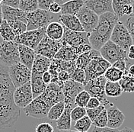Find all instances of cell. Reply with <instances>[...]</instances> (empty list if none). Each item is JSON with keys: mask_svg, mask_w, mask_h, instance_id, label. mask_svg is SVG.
I'll use <instances>...</instances> for the list:
<instances>
[{"mask_svg": "<svg viewBox=\"0 0 134 132\" xmlns=\"http://www.w3.org/2000/svg\"><path fill=\"white\" fill-rule=\"evenodd\" d=\"M100 105V101L97 98L94 97H91L87 105H86V108H95L98 107Z\"/></svg>", "mask_w": 134, "mask_h": 132, "instance_id": "cell-48", "label": "cell"}, {"mask_svg": "<svg viewBox=\"0 0 134 132\" xmlns=\"http://www.w3.org/2000/svg\"><path fill=\"white\" fill-rule=\"evenodd\" d=\"M56 0H38V7L43 10H47L51 4L55 2Z\"/></svg>", "mask_w": 134, "mask_h": 132, "instance_id": "cell-47", "label": "cell"}, {"mask_svg": "<svg viewBox=\"0 0 134 132\" xmlns=\"http://www.w3.org/2000/svg\"><path fill=\"white\" fill-rule=\"evenodd\" d=\"M85 72L82 69L75 68V70L72 72V73L70 75V79L74 80L75 82H77L81 84H84L85 83Z\"/></svg>", "mask_w": 134, "mask_h": 132, "instance_id": "cell-41", "label": "cell"}, {"mask_svg": "<svg viewBox=\"0 0 134 132\" xmlns=\"http://www.w3.org/2000/svg\"><path fill=\"white\" fill-rule=\"evenodd\" d=\"M62 90L64 95V98H68L75 101L76 96L80 92L84 90V85L69 79L64 83Z\"/></svg>", "mask_w": 134, "mask_h": 132, "instance_id": "cell-22", "label": "cell"}, {"mask_svg": "<svg viewBox=\"0 0 134 132\" xmlns=\"http://www.w3.org/2000/svg\"><path fill=\"white\" fill-rule=\"evenodd\" d=\"M106 82L107 80L105 79L104 76H99L84 83V90L87 91L90 94L91 97L97 98L100 101L101 105H104V106L110 105L111 106L113 105V104L109 102V101L107 99V96L104 91Z\"/></svg>", "mask_w": 134, "mask_h": 132, "instance_id": "cell-4", "label": "cell"}, {"mask_svg": "<svg viewBox=\"0 0 134 132\" xmlns=\"http://www.w3.org/2000/svg\"><path fill=\"white\" fill-rule=\"evenodd\" d=\"M2 1H3V0H0V4H2Z\"/></svg>", "mask_w": 134, "mask_h": 132, "instance_id": "cell-60", "label": "cell"}, {"mask_svg": "<svg viewBox=\"0 0 134 132\" xmlns=\"http://www.w3.org/2000/svg\"><path fill=\"white\" fill-rule=\"evenodd\" d=\"M59 132H79L77 131H72V130H66V131H59Z\"/></svg>", "mask_w": 134, "mask_h": 132, "instance_id": "cell-58", "label": "cell"}, {"mask_svg": "<svg viewBox=\"0 0 134 132\" xmlns=\"http://www.w3.org/2000/svg\"><path fill=\"white\" fill-rule=\"evenodd\" d=\"M64 34V26L60 22H52L46 28V35L51 40L60 41Z\"/></svg>", "mask_w": 134, "mask_h": 132, "instance_id": "cell-25", "label": "cell"}, {"mask_svg": "<svg viewBox=\"0 0 134 132\" xmlns=\"http://www.w3.org/2000/svg\"><path fill=\"white\" fill-rule=\"evenodd\" d=\"M65 109L62 115L58 120L56 121L57 128L59 131L70 130L72 127V119H71V111L75 108V101L68 98H64Z\"/></svg>", "mask_w": 134, "mask_h": 132, "instance_id": "cell-17", "label": "cell"}, {"mask_svg": "<svg viewBox=\"0 0 134 132\" xmlns=\"http://www.w3.org/2000/svg\"><path fill=\"white\" fill-rule=\"evenodd\" d=\"M51 60L43 57L40 54H36L34 61L33 66L31 68V74L43 76V74L48 71L50 66Z\"/></svg>", "mask_w": 134, "mask_h": 132, "instance_id": "cell-23", "label": "cell"}, {"mask_svg": "<svg viewBox=\"0 0 134 132\" xmlns=\"http://www.w3.org/2000/svg\"><path fill=\"white\" fill-rule=\"evenodd\" d=\"M85 115H87L86 108L75 106L71 111V119H72V122H77L78 120L82 118Z\"/></svg>", "mask_w": 134, "mask_h": 132, "instance_id": "cell-40", "label": "cell"}, {"mask_svg": "<svg viewBox=\"0 0 134 132\" xmlns=\"http://www.w3.org/2000/svg\"><path fill=\"white\" fill-rule=\"evenodd\" d=\"M8 25L12 29V31L14 34L16 36H18L21 34L25 33L27 31V24L21 22V21H11L8 22Z\"/></svg>", "mask_w": 134, "mask_h": 132, "instance_id": "cell-36", "label": "cell"}, {"mask_svg": "<svg viewBox=\"0 0 134 132\" xmlns=\"http://www.w3.org/2000/svg\"><path fill=\"white\" fill-rule=\"evenodd\" d=\"M42 78H43V81L46 83L47 85L50 84V83H51V81H52V76H51V75H50V73H49V71L45 72V73L43 74Z\"/></svg>", "mask_w": 134, "mask_h": 132, "instance_id": "cell-53", "label": "cell"}, {"mask_svg": "<svg viewBox=\"0 0 134 132\" xmlns=\"http://www.w3.org/2000/svg\"><path fill=\"white\" fill-rule=\"evenodd\" d=\"M46 28H40L37 30L26 31L25 33L16 36L14 41L18 44L25 45L35 50L43 38L46 35Z\"/></svg>", "mask_w": 134, "mask_h": 132, "instance_id": "cell-8", "label": "cell"}, {"mask_svg": "<svg viewBox=\"0 0 134 132\" xmlns=\"http://www.w3.org/2000/svg\"><path fill=\"white\" fill-rule=\"evenodd\" d=\"M110 40L126 52L130 47L133 44L131 35L129 33L124 22L120 21H119L114 26Z\"/></svg>", "mask_w": 134, "mask_h": 132, "instance_id": "cell-6", "label": "cell"}, {"mask_svg": "<svg viewBox=\"0 0 134 132\" xmlns=\"http://www.w3.org/2000/svg\"><path fill=\"white\" fill-rule=\"evenodd\" d=\"M91 98L90 94L85 90H82L75 97V104L76 106L86 108V105Z\"/></svg>", "mask_w": 134, "mask_h": 132, "instance_id": "cell-38", "label": "cell"}, {"mask_svg": "<svg viewBox=\"0 0 134 132\" xmlns=\"http://www.w3.org/2000/svg\"><path fill=\"white\" fill-rule=\"evenodd\" d=\"M42 76H43L31 74V89H32L34 99L40 96L47 89V85L43 81Z\"/></svg>", "mask_w": 134, "mask_h": 132, "instance_id": "cell-28", "label": "cell"}, {"mask_svg": "<svg viewBox=\"0 0 134 132\" xmlns=\"http://www.w3.org/2000/svg\"><path fill=\"white\" fill-rule=\"evenodd\" d=\"M57 76H58L59 80L61 81L62 83H65L70 79V75L66 71H64V70L59 71Z\"/></svg>", "mask_w": 134, "mask_h": 132, "instance_id": "cell-50", "label": "cell"}, {"mask_svg": "<svg viewBox=\"0 0 134 132\" xmlns=\"http://www.w3.org/2000/svg\"><path fill=\"white\" fill-rule=\"evenodd\" d=\"M75 15L78 17L84 31L87 34L92 32L99 22V16L85 6Z\"/></svg>", "mask_w": 134, "mask_h": 132, "instance_id": "cell-11", "label": "cell"}, {"mask_svg": "<svg viewBox=\"0 0 134 132\" xmlns=\"http://www.w3.org/2000/svg\"><path fill=\"white\" fill-rule=\"evenodd\" d=\"M127 53H130V54H134V44H132V45L130 47V48H129V50H128Z\"/></svg>", "mask_w": 134, "mask_h": 132, "instance_id": "cell-57", "label": "cell"}, {"mask_svg": "<svg viewBox=\"0 0 134 132\" xmlns=\"http://www.w3.org/2000/svg\"><path fill=\"white\" fill-rule=\"evenodd\" d=\"M119 21V18L112 12H106L99 16L98 25L92 32L88 34L92 49L100 50L110 41L114 28Z\"/></svg>", "mask_w": 134, "mask_h": 132, "instance_id": "cell-2", "label": "cell"}, {"mask_svg": "<svg viewBox=\"0 0 134 132\" xmlns=\"http://www.w3.org/2000/svg\"><path fill=\"white\" fill-rule=\"evenodd\" d=\"M100 56L112 65L120 60H128L127 52L120 47L110 40L107 42L99 50Z\"/></svg>", "mask_w": 134, "mask_h": 132, "instance_id": "cell-9", "label": "cell"}, {"mask_svg": "<svg viewBox=\"0 0 134 132\" xmlns=\"http://www.w3.org/2000/svg\"><path fill=\"white\" fill-rule=\"evenodd\" d=\"M53 19V13L47 10L37 8L35 11L28 12L27 15V31L47 28Z\"/></svg>", "mask_w": 134, "mask_h": 132, "instance_id": "cell-3", "label": "cell"}, {"mask_svg": "<svg viewBox=\"0 0 134 132\" xmlns=\"http://www.w3.org/2000/svg\"><path fill=\"white\" fill-rule=\"evenodd\" d=\"M92 126V120L88 116L85 115L82 118L75 122L74 128L75 129V131L79 132H88L90 130Z\"/></svg>", "mask_w": 134, "mask_h": 132, "instance_id": "cell-34", "label": "cell"}, {"mask_svg": "<svg viewBox=\"0 0 134 132\" xmlns=\"http://www.w3.org/2000/svg\"><path fill=\"white\" fill-rule=\"evenodd\" d=\"M35 132H54V128L49 122H42L36 127Z\"/></svg>", "mask_w": 134, "mask_h": 132, "instance_id": "cell-44", "label": "cell"}, {"mask_svg": "<svg viewBox=\"0 0 134 132\" xmlns=\"http://www.w3.org/2000/svg\"><path fill=\"white\" fill-rule=\"evenodd\" d=\"M59 22L65 28L69 30L77 31V32H83L84 29L81 25L78 17L75 15H60L59 17Z\"/></svg>", "mask_w": 134, "mask_h": 132, "instance_id": "cell-21", "label": "cell"}, {"mask_svg": "<svg viewBox=\"0 0 134 132\" xmlns=\"http://www.w3.org/2000/svg\"><path fill=\"white\" fill-rule=\"evenodd\" d=\"M63 45L72 47H79L83 44H90L88 41V34L86 32H77L69 30L64 27V34L60 41Z\"/></svg>", "mask_w": 134, "mask_h": 132, "instance_id": "cell-15", "label": "cell"}, {"mask_svg": "<svg viewBox=\"0 0 134 132\" xmlns=\"http://www.w3.org/2000/svg\"><path fill=\"white\" fill-rule=\"evenodd\" d=\"M50 108L41 96L33 99V101L24 108V112L27 117L34 118H44L47 117Z\"/></svg>", "mask_w": 134, "mask_h": 132, "instance_id": "cell-12", "label": "cell"}, {"mask_svg": "<svg viewBox=\"0 0 134 132\" xmlns=\"http://www.w3.org/2000/svg\"><path fill=\"white\" fill-rule=\"evenodd\" d=\"M8 73L15 89L30 82L31 79V70L21 63L8 67Z\"/></svg>", "mask_w": 134, "mask_h": 132, "instance_id": "cell-7", "label": "cell"}, {"mask_svg": "<svg viewBox=\"0 0 134 132\" xmlns=\"http://www.w3.org/2000/svg\"><path fill=\"white\" fill-rule=\"evenodd\" d=\"M0 63L7 67L20 63L18 44L15 41L0 43Z\"/></svg>", "mask_w": 134, "mask_h": 132, "instance_id": "cell-5", "label": "cell"}, {"mask_svg": "<svg viewBox=\"0 0 134 132\" xmlns=\"http://www.w3.org/2000/svg\"><path fill=\"white\" fill-rule=\"evenodd\" d=\"M15 89L8 67L0 63V129L14 126L21 115L20 108L15 104L13 99Z\"/></svg>", "mask_w": 134, "mask_h": 132, "instance_id": "cell-1", "label": "cell"}, {"mask_svg": "<svg viewBox=\"0 0 134 132\" xmlns=\"http://www.w3.org/2000/svg\"><path fill=\"white\" fill-rule=\"evenodd\" d=\"M105 94L108 97H119L123 93V89L119 82H110L107 81L104 86Z\"/></svg>", "mask_w": 134, "mask_h": 132, "instance_id": "cell-29", "label": "cell"}, {"mask_svg": "<svg viewBox=\"0 0 134 132\" xmlns=\"http://www.w3.org/2000/svg\"><path fill=\"white\" fill-rule=\"evenodd\" d=\"M3 21V15H2V4H0V25Z\"/></svg>", "mask_w": 134, "mask_h": 132, "instance_id": "cell-56", "label": "cell"}, {"mask_svg": "<svg viewBox=\"0 0 134 132\" xmlns=\"http://www.w3.org/2000/svg\"><path fill=\"white\" fill-rule=\"evenodd\" d=\"M65 109V103L64 101H61L58 103L55 104L50 108L47 115V118L50 121H57L62 115Z\"/></svg>", "mask_w": 134, "mask_h": 132, "instance_id": "cell-31", "label": "cell"}, {"mask_svg": "<svg viewBox=\"0 0 134 132\" xmlns=\"http://www.w3.org/2000/svg\"><path fill=\"white\" fill-rule=\"evenodd\" d=\"M127 60H120L117 62H115L114 64H113L111 66L117 68L118 70H120V71L124 72V73H125L126 71L127 70Z\"/></svg>", "mask_w": 134, "mask_h": 132, "instance_id": "cell-45", "label": "cell"}, {"mask_svg": "<svg viewBox=\"0 0 134 132\" xmlns=\"http://www.w3.org/2000/svg\"><path fill=\"white\" fill-rule=\"evenodd\" d=\"M108 113V124L107 127L110 128L117 129L125 121L124 114L116 106L111 105L107 109Z\"/></svg>", "mask_w": 134, "mask_h": 132, "instance_id": "cell-19", "label": "cell"}, {"mask_svg": "<svg viewBox=\"0 0 134 132\" xmlns=\"http://www.w3.org/2000/svg\"><path fill=\"white\" fill-rule=\"evenodd\" d=\"M2 10L3 19L7 22L11 21H21L27 24V12L21 10L19 8H13L2 4Z\"/></svg>", "mask_w": 134, "mask_h": 132, "instance_id": "cell-20", "label": "cell"}, {"mask_svg": "<svg viewBox=\"0 0 134 132\" xmlns=\"http://www.w3.org/2000/svg\"><path fill=\"white\" fill-rule=\"evenodd\" d=\"M124 75V72H122L120 70L111 66L105 71V73L104 76L105 79L107 80V81L119 82L122 79Z\"/></svg>", "mask_w": 134, "mask_h": 132, "instance_id": "cell-32", "label": "cell"}, {"mask_svg": "<svg viewBox=\"0 0 134 132\" xmlns=\"http://www.w3.org/2000/svg\"><path fill=\"white\" fill-rule=\"evenodd\" d=\"M129 4H131V0H112V7L114 14L119 18L123 17L122 8Z\"/></svg>", "mask_w": 134, "mask_h": 132, "instance_id": "cell-37", "label": "cell"}, {"mask_svg": "<svg viewBox=\"0 0 134 132\" xmlns=\"http://www.w3.org/2000/svg\"><path fill=\"white\" fill-rule=\"evenodd\" d=\"M132 6H133V15H134V3L132 4Z\"/></svg>", "mask_w": 134, "mask_h": 132, "instance_id": "cell-59", "label": "cell"}, {"mask_svg": "<svg viewBox=\"0 0 134 132\" xmlns=\"http://www.w3.org/2000/svg\"><path fill=\"white\" fill-rule=\"evenodd\" d=\"M88 132H120L118 129H114V128H110L108 127H105L103 128H100L98 127H95L92 125L90 128V130Z\"/></svg>", "mask_w": 134, "mask_h": 132, "instance_id": "cell-46", "label": "cell"}, {"mask_svg": "<svg viewBox=\"0 0 134 132\" xmlns=\"http://www.w3.org/2000/svg\"><path fill=\"white\" fill-rule=\"evenodd\" d=\"M124 75H128L130 76H133L134 77V65H131L130 66L127 70L124 73Z\"/></svg>", "mask_w": 134, "mask_h": 132, "instance_id": "cell-54", "label": "cell"}, {"mask_svg": "<svg viewBox=\"0 0 134 132\" xmlns=\"http://www.w3.org/2000/svg\"><path fill=\"white\" fill-rule=\"evenodd\" d=\"M18 8L27 13L35 11L39 8L38 0H20Z\"/></svg>", "mask_w": 134, "mask_h": 132, "instance_id": "cell-35", "label": "cell"}, {"mask_svg": "<svg viewBox=\"0 0 134 132\" xmlns=\"http://www.w3.org/2000/svg\"><path fill=\"white\" fill-rule=\"evenodd\" d=\"M126 28H127L130 34L131 35L133 43L134 44V15H131L126 18L125 22H124Z\"/></svg>", "mask_w": 134, "mask_h": 132, "instance_id": "cell-43", "label": "cell"}, {"mask_svg": "<svg viewBox=\"0 0 134 132\" xmlns=\"http://www.w3.org/2000/svg\"><path fill=\"white\" fill-rule=\"evenodd\" d=\"M0 36L4 41H14L15 38V35L13 33L12 28L5 19H3L0 25Z\"/></svg>", "mask_w": 134, "mask_h": 132, "instance_id": "cell-30", "label": "cell"}, {"mask_svg": "<svg viewBox=\"0 0 134 132\" xmlns=\"http://www.w3.org/2000/svg\"><path fill=\"white\" fill-rule=\"evenodd\" d=\"M84 6L91 9L98 16L106 12H114L112 0H83Z\"/></svg>", "mask_w": 134, "mask_h": 132, "instance_id": "cell-18", "label": "cell"}, {"mask_svg": "<svg viewBox=\"0 0 134 132\" xmlns=\"http://www.w3.org/2000/svg\"><path fill=\"white\" fill-rule=\"evenodd\" d=\"M40 96L50 108L64 100V95L62 88L57 84L53 83L47 85V89Z\"/></svg>", "mask_w": 134, "mask_h": 132, "instance_id": "cell-16", "label": "cell"}, {"mask_svg": "<svg viewBox=\"0 0 134 132\" xmlns=\"http://www.w3.org/2000/svg\"><path fill=\"white\" fill-rule=\"evenodd\" d=\"M48 11L50 12L51 13H53V14H58L59 12H61V5L58 2H53V4L50 5Z\"/></svg>", "mask_w": 134, "mask_h": 132, "instance_id": "cell-49", "label": "cell"}, {"mask_svg": "<svg viewBox=\"0 0 134 132\" xmlns=\"http://www.w3.org/2000/svg\"><path fill=\"white\" fill-rule=\"evenodd\" d=\"M62 46L63 44L61 41L51 40L47 35H45L34 51L36 54H40L53 60Z\"/></svg>", "mask_w": 134, "mask_h": 132, "instance_id": "cell-13", "label": "cell"}, {"mask_svg": "<svg viewBox=\"0 0 134 132\" xmlns=\"http://www.w3.org/2000/svg\"><path fill=\"white\" fill-rule=\"evenodd\" d=\"M19 2H20V0H3L2 4L13 7V8H18Z\"/></svg>", "mask_w": 134, "mask_h": 132, "instance_id": "cell-51", "label": "cell"}, {"mask_svg": "<svg viewBox=\"0 0 134 132\" xmlns=\"http://www.w3.org/2000/svg\"><path fill=\"white\" fill-rule=\"evenodd\" d=\"M105 108V106L104 105H101L98 107L95 108H86V112H87V116L92 120L93 122L94 121V119L100 115V113Z\"/></svg>", "mask_w": 134, "mask_h": 132, "instance_id": "cell-42", "label": "cell"}, {"mask_svg": "<svg viewBox=\"0 0 134 132\" xmlns=\"http://www.w3.org/2000/svg\"><path fill=\"white\" fill-rule=\"evenodd\" d=\"M107 124H108V113H107V109L104 108L100 112V115L92 122V125L100 128H103L107 127Z\"/></svg>", "mask_w": 134, "mask_h": 132, "instance_id": "cell-39", "label": "cell"}, {"mask_svg": "<svg viewBox=\"0 0 134 132\" xmlns=\"http://www.w3.org/2000/svg\"><path fill=\"white\" fill-rule=\"evenodd\" d=\"M122 15H123V16L124 15L130 16V15H133V6L131 4L126 5L122 8Z\"/></svg>", "mask_w": 134, "mask_h": 132, "instance_id": "cell-52", "label": "cell"}, {"mask_svg": "<svg viewBox=\"0 0 134 132\" xmlns=\"http://www.w3.org/2000/svg\"><path fill=\"white\" fill-rule=\"evenodd\" d=\"M119 83L123 89V92L127 93L134 92V77L128 75H124Z\"/></svg>", "mask_w": 134, "mask_h": 132, "instance_id": "cell-33", "label": "cell"}, {"mask_svg": "<svg viewBox=\"0 0 134 132\" xmlns=\"http://www.w3.org/2000/svg\"><path fill=\"white\" fill-rule=\"evenodd\" d=\"M120 132H134V131L132 128H129V127H125V128H124L122 130H120Z\"/></svg>", "mask_w": 134, "mask_h": 132, "instance_id": "cell-55", "label": "cell"}, {"mask_svg": "<svg viewBox=\"0 0 134 132\" xmlns=\"http://www.w3.org/2000/svg\"><path fill=\"white\" fill-rule=\"evenodd\" d=\"M18 51L20 57V63L23 64L30 70H31L36 56L34 50L25 45L18 44Z\"/></svg>", "mask_w": 134, "mask_h": 132, "instance_id": "cell-24", "label": "cell"}, {"mask_svg": "<svg viewBox=\"0 0 134 132\" xmlns=\"http://www.w3.org/2000/svg\"><path fill=\"white\" fill-rule=\"evenodd\" d=\"M13 99L15 104L18 108H25L34 99L31 81L16 88L14 91Z\"/></svg>", "mask_w": 134, "mask_h": 132, "instance_id": "cell-14", "label": "cell"}, {"mask_svg": "<svg viewBox=\"0 0 134 132\" xmlns=\"http://www.w3.org/2000/svg\"><path fill=\"white\" fill-rule=\"evenodd\" d=\"M83 6V0H69L61 5V15H76Z\"/></svg>", "mask_w": 134, "mask_h": 132, "instance_id": "cell-27", "label": "cell"}, {"mask_svg": "<svg viewBox=\"0 0 134 132\" xmlns=\"http://www.w3.org/2000/svg\"><path fill=\"white\" fill-rule=\"evenodd\" d=\"M111 64L105 59L99 57L96 59H93L85 69V83L90 81L95 78L104 76L105 71L108 69Z\"/></svg>", "mask_w": 134, "mask_h": 132, "instance_id": "cell-10", "label": "cell"}, {"mask_svg": "<svg viewBox=\"0 0 134 132\" xmlns=\"http://www.w3.org/2000/svg\"><path fill=\"white\" fill-rule=\"evenodd\" d=\"M99 57H101L99 50L92 49L89 52L82 54L78 57L75 60V66L77 68L82 69L85 70V69L93 59H96Z\"/></svg>", "mask_w": 134, "mask_h": 132, "instance_id": "cell-26", "label": "cell"}]
</instances>
